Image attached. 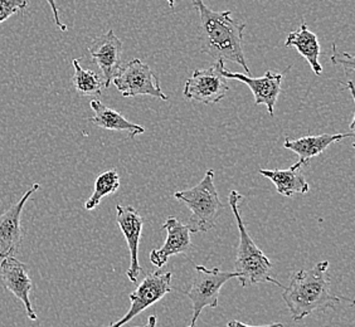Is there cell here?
<instances>
[{
	"label": "cell",
	"mask_w": 355,
	"mask_h": 327,
	"mask_svg": "<svg viewBox=\"0 0 355 327\" xmlns=\"http://www.w3.org/2000/svg\"><path fill=\"white\" fill-rule=\"evenodd\" d=\"M48 4H49V7L52 9V13H53V18H55V24L57 27L61 29L62 32H67V26L66 24H63L62 23L61 19H60V9L57 7V3H55V0H46Z\"/></svg>",
	"instance_id": "obj_22"
},
{
	"label": "cell",
	"mask_w": 355,
	"mask_h": 327,
	"mask_svg": "<svg viewBox=\"0 0 355 327\" xmlns=\"http://www.w3.org/2000/svg\"><path fill=\"white\" fill-rule=\"evenodd\" d=\"M162 228L166 231V240L162 248L150 252L151 265L157 268L164 267L173 256L191 252L193 248L189 228L177 218H166Z\"/></svg>",
	"instance_id": "obj_14"
},
{
	"label": "cell",
	"mask_w": 355,
	"mask_h": 327,
	"mask_svg": "<svg viewBox=\"0 0 355 327\" xmlns=\"http://www.w3.org/2000/svg\"><path fill=\"white\" fill-rule=\"evenodd\" d=\"M174 198L184 203L191 211L187 227L191 233H205L212 231L216 222L225 209L214 185V171L207 170L198 185L191 189L177 191Z\"/></svg>",
	"instance_id": "obj_4"
},
{
	"label": "cell",
	"mask_w": 355,
	"mask_h": 327,
	"mask_svg": "<svg viewBox=\"0 0 355 327\" xmlns=\"http://www.w3.org/2000/svg\"><path fill=\"white\" fill-rule=\"evenodd\" d=\"M232 279H237V273L220 271L217 267L208 269L205 266H196L191 287L184 292L193 305V316L189 326L196 325L205 307H218L220 288Z\"/></svg>",
	"instance_id": "obj_5"
},
{
	"label": "cell",
	"mask_w": 355,
	"mask_h": 327,
	"mask_svg": "<svg viewBox=\"0 0 355 327\" xmlns=\"http://www.w3.org/2000/svg\"><path fill=\"white\" fill-rule=\"evenodd\" d=\"M260 174L262 177L270 179L276 186L277 193L284 197H293L294 194H306L310 191V186L301 168H297L295 164L285 170L261 169Z\"/></svg>",
	"instance_id": "obj_18"
},
{
	"label": "cell",
	"mask_w": 355,
	"mask_h": 327,
	"mask_svg": "<svg viewBox=\"0 0 355 327\" xmlns=\"http://www.w3.org/2000/svg\"><path fill=\"white\" fill-rule=\"evenodd\" d=\"M157 315H150L149 319H148V324L145 326H137V327H157Z\"/></svg>",
	"instance_id": "obj_24"
},
{
	"label": "cell",
	"mask_w": 355,
	"mask_h": 327,
	"mask_svg": "<svg viewBox=\"0 0 355 327\" xmlns=\"http://www.w3.org/2000/svg\"><path fill=\"white\" fill-rule=\"evenodd\" d=\"M223 64L225 62L217 61L209 69L193 71L191 78L185 82L183 89L185 98L205 105H213L222 101L230 91L228 80L220 72Z\"/></svg>",
	"instance_id": "obj_7"
},
{
	"label": "cell",
	"mask_w": 355,
	"mask_h": 327,
	"mask_svg": "<svg viewBox=\"0 0 355 327\" xmlns=\"http://www.w3.org/2000/svg\"><path fill=\"white\" fill-rule=\"evenodd\" d=\"M107 327H109V326H107Z\"/></svg>",
	"instance_id": "obj_27"
},
{
	"label": "cell",
	"mask_w": 355,
	"mask_h": 327,
	"mask_svg": "<svg viewBox=\"0 0 355 327\" xmlns=\"http://www.w3.org/2000/svg\"><path fill=\"white\" fill-rule=\"evenodd\" d=\"M112 83L123 97L151 96L162 101H168V96L162 89L157 76L150 66L137 58L123 66Z\"/></svg>",
	"instance_id": "obj_6"
},
{
	"label": "cell",
	"mask_w": 355,
	"mask_h": 327,
	"mask_svg": "<svg viewBox=\"0 0 355 327\" xmlns=\"http://www.w3.org/2000/svg\"><path fill=\"white\" fill-rule=\"evenodd\" d=\"M227 327H284V326H282V324H270V325H263V326H250V325H246V324H242V322H239V321L232 320V321H228V324H227Z\"/></svg>",
	"instance_id": "obj_23"
},
{
	"label": "cell",
	"mask_w": 355,
	"mask_h": 327,
	"mask_svg": "<svg viewBox=\"0 0 355 327\" xmlns=\"http://www.w3.org/2000/svg\"><path fill=\"white\" fill-rule=\"evenodd\" d=\"M168 4H169V7L174 8V6H175V0H168Z\"/></svg>",
	"instance_id": "obj_25"
},
{
	"label": "cell",
	"mask_w": 355,
	"mask_h": 327,
	"mask_svg": "<svg viewBox=\"0 0 355 327\" xmlns=\"http://www.w3.org/2000/svg\"><path fill=\"white\" fill-rule=\"evenodd\" d=\"M328 269V260H322L311 269H300L291 276L290 285L282 288V299L295 322L314 312L334 310L338 303L348 300L331 292Z\"/></svg>",
	"instance_id": "obj_2"
},
{
	"label": "cell",
	"mask_w": 355,
	"mask_h": 327,
	"mask_svg": "<svg viewBox=\"0 0 355 327\" xmlns=\"http://www.w3.org/2000/svg\"><path fill=\"white\" fill-rule=\"evenodd\" d=\"M171 291V272L157 271L148 273L137 290L129 294L131 302L129 311L120 320L109 325V327H123L146 308L155 305Z\"/></svg>",
	"instance_id": "obj_8"
},
{
	"label": "cell",
	"mask_w": 355,
	"mask_h": 327,
	"mask_svg": "<svg viewBox=\"0 0 355 327\" xmlns=\"http://www.w3.org/2000/svg\"><path fill=\"white\" fill-rule=\"evenodd\" d=\"M0 271V280L3 286L6 287L9 292L13 293L14 296L24 305L28 319L37 321V315L29 300V293L32 291V280L29 277L27 265L9 256L1 260Z\"/></svg>",
	"instance_id": "obj_11"
},
{
	"label": "cell",
	"mask_w": 355,
	"mask_h": 327,
	"mask_svg": "<svg viewBox=\"0 0 355 327\" xmlns=\"http://www.w3.org/2000/svg\"><path fill=\"white\" fill-rule=\"evenodd\" d=\"M354 132L349 134H321L316 136H304L296 140L286 139L284 148L294 151L299 155V161L295 163L297 168L309 166L311 159L322 154L331 143H339L344 139H353Z\"/></svg>",
	"instance_id": "obj_15"
},
{
	"label": "cell",
	"mask_w": 355,
	"mask_h": 327,
	"mask_svg": "<svg viewBox=\"0 0 355 327\" xmlns=\"http://www.w3.org/2000/svg\"><path fill=\"white\" fill-rule=\"evenodd\" d=\"M193 7L198 12L200 19V52L216 61L237 63L250 76L251 71L242 47L246 23L232 19V10L216 12L209 9L203 0H193Z\"/></svg>",
	"instance_id": "obj_1"
},
{
	"label": "cell",
	"mask_w": 355,
	"mask_h": 327,
	"mask_svg": "<svg viewBox=\"0 0 355 327\" xmlns=\"http://www.w3.org/2000/svg\"><path fill=\"white\" fill-rule=\"evenodd\" d=\"M189 327H194V326H189Z\"/></svg>",
	"instance_id": "obj_26"
},
{
	"label": "cell",
	"mask_w": 355,
	"mask_h": 327,
	"mask_svg": "<svg viewBox=\"0 0 355 327\" xmlns=\"http://www.w3.org/2000/svg\"><path fill=\"white\" fill-rule=\"evenodd\" d=\"M119 188H120V177H119L116 169L103 171V174H100L96 179L94 193L87 199V202L85 204V209L89 211H94L105 197H107L110 194H114Z\"/></svg>",
	"instance_id": "obj_20"
},
{
	"label": "cell",
	"mask_w": 355,
	"mask_h": 327,
	"mask_svg": "<svg viewBox=\"0 0 355 327\" xmlns=\"http://www.w3.org/2000/svg\"><path fill=\"white\" fill-rule=\"evenodd\" d=\"M220 72L227 80H236L247 85L254 97V105H265L270 116L275 115V106L281 94V82L284 75L267 71L262 77H251L245 73L232 72L225 69V64L222 66Z\"/></svg>",
	"instance_id": "obj_10"
},
{
	"label": "cell",
	"mask_w": 355,
	"mask_h": 327,
	"mask_svg": "<svg viewBox=\"0 0 355 327\" xmlns=\"http://www.w3.org/2000/svg\"><path fill=\"white\" fill-rule=\"evenodd\" d=\"M116 222L130 249L131 262L128 269L129 280L135 283L143 268L139 263V245L143 234L144 219L131 205H116Z\"/></svg>",
	"instance_id": "obj_13"
},
{
	"label": "cell",
	"mask_w": 355,
	"mask_h": 327,
	"mask_svg": "<svg viewBox=\"0 0 355 327\" xmlns=\"http://www.w3.org/2000/svg\"><path fill=\"white\" fill-rule=\"evenodd\" d=\"M242 199L243 197L239 194V191H232L228 195V202L231 205L239 231V248H237V256H236V263H234L236 267L234 272L237 273L239 285L245 288V287L270 282L280 288H284L285 286L272 277V262L267 258L266 254L256 245L254 240L247 232L246 225L242 220L241 211H239V200Z\"/></svg>",
	"instance_id": "obj_3"
},
{
	"label": "cell",
	"mask_w": 355,
	"mask_h": 327,
	"mask_svg": "<svg viewBox=\"0 0 355 327\" xmlns=\"http://www.w3.org/2000/svg\"><path fill=\"white\" fill-rule=\"evenodd\" d=\"M89 52L92 61L101 71L105 89H109L117 72L123 67V41L114 30H109L91 42Z\"/></svg>",
	"instance_id": "obj_9"
},
{
	"label": "cell",
	"mask_w": 355,
	"mask_h": 327,
	"mask_svg": "<svg viewBox=\"0 0 355 327\" xmlns=\"http://www.w3.org/2000/svg\"><path fill=\"white\" fill-rule=\"evenodd\" d=\"M41 188L38 183L32 185L19 202L0 214V258L12 256L21 245V217L23 208L32 194Z\"/></svg>",
	"instance_id": "obj_12"
},
{
	"label": "cell",
	"mask_w": 355,
	"mask_h": 327,
	"mask_svg": "<svg viewBox=\"0 0 355 327\" xmlns=\"http://www.w3.org/2000/svg\"><path fill=\"white\" fill-rule=\"evenodd\" d=\"M89 106L94 111V116L89 118V121L96 126H98L100 129L128 132L131 139L137 135H141L146 131L144 126L130 123L121 114H119L115 109H110L98 100H92Z\"/></svg>",
	"instance_id": "obj_17"
},
{
	"label": "cell",
	"mask_w": 355,
	"mask_h": 327,
	"mask_svg": "<svg viewBox=\"0 0 355 327\" xmlns=\"http://www.w3.org/2000/svg\"><path fill=\"white\" fill-rule=\"evenodd\" d=\"M72 64L75 69L72 83L76 92L81 96H101L105 89L103 77L94 71L83 69L80 60H73Z\"/></svg>",
	"instance_id": "obj_19"
},
{
	"label": "cell",
	"mask_w": 355,
	"mask_h": 327,
	"mask_svg": "<svg viewBox=\"0 0 355 327\" xmlns=\"http://www.w3.org/2000/svg\"><path fill=\"white\" fill-rule=\"evenodd\" d=\"M27 8V0H0V24Z\"/></svg>",
	"instance_id": "obj_21"
},
{
	"label": "cell",
	"mask_w": 355,
	"mask_h": 327,
	"mask_svg": "<svg viewBox=\"0 0 355 327\" xmlns=\"http://www.w3.org/2000/svg\"><path fill=\"white\" fill-rule=\"evenodd\" d=\"M285 47L295 48L309 62L315 75L320 76L322 73V66L319 62L321 55L320 43L318 35L309 29L305 21L301 23L297 30L288 33Z\"/></svg>",
	"instance_id": "obj_16"
}]
</instances>
